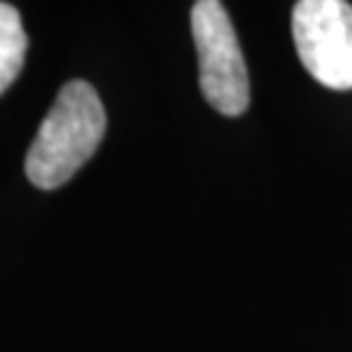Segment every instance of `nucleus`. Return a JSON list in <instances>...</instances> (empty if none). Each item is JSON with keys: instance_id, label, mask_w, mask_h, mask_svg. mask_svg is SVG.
I'll use <instances>...</instances> for the list:
<instances>
[{"instance_id": "f257e3e1", "label": "nucleus", "mask_w": 352, "mask_h": 352, "mask_svg": "<svg viewBox=\"0 0 352 352\" xmlns=\"http://www.w3.org/2000/svg\"><path fill=\"white\" fill-rule=\"evenodd\" d=\"M107 113L89 81H68L45 115L26 151V177L42 190L65 186L94 157L104 139Z\"/></svg>"}, {"instance_id": "f03ea898", "label": "nucleus", "mask_w": 352, "mask_h": 352, "mask_svg": "<svg viewBox=\"0 0 352 352\" xmlns=\"http://www.w3.org/2000/svg\"><path fill=\"white\" fill-rule=\"evenodd\" d=\"M190 29L199 52V87L204 100L219 115L238 118L251 104V84L227 8L219 0L193 3Z\"/></svg>"}, {"instance_id": "7ed1b4c3", "label": "nucleus", "mask_w": 352, "mask_h": 352, "mask_svg": "<svg viewBox=\"0 0 352 352\" xmlns=\"http://www.w3.org/2000/svg\"><path fill=\"white\" fill-rule=\"evenodd\" d=\"M292 39L305 71L334 91L352 89V6L300 0L292 8Z\"/></svg>"}, {"instance_id": "20e7f679", "label": "nucleus", "mask_w": 352, "mask_h": 352, "mask_svg": "<svg viewBox=\"0 0 352 352\" xmlns=\"http://www.w3.org/2000/svg\"><path fill=\"white\" fill-rule=\"evenodd\" d=\"M26 47H29V37L21 24V13L8 3H0V94L21 74Z\"/></svg>"}]
</instances>
